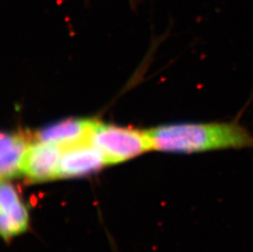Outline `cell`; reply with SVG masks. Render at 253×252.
<instances>
[{
  "mask_svg": "<svg viewBox=\"0 0 253 252\" xmlns=\"http://www.w3.org/2000/svg\"><path fill=\"white\" fill-rule=\"evenodd\" d=\"M0 141V173L2 180H7L22 173V164L31 138L25 133H2Z\"/></svg>",
  "mask_w": 253,
  "mask_h": 252,
  "instance_id": "cell-6",
  "label": "cell"
},
{
  "mask_svg": "<svg viewBox=\"0 0 253 252\" xmlns=\"http://www.w3.org/2000/svg\"><path fill=\"white\" fill-rule=\"evenodd\" d=\"M95 122L92 120H63L39 129L34 137L37 142L53 143L63 148L89 141Z\"/></svg>",
  "mask_w": 253,
  "mask_h": 252,
  "instance_id": "cell-5",
  "label": "cell"
},
{
  "mask_svg": "<svg viewBox=\"0 0 253 252\" xmlns=\"http://www.w3.org/2000/svg\"><path fill=\"white\" fill-rule=\"evenodd\" d=\"M90 143L102 152L108 164H116L152 149L148 132L96 122Z\"/></svg>",
  "mask_w": 253,
  "mask_h": 252,
  "instance_id": "cell-1",
  "label": "cell"
},
{
  "mask_svg": "<svg viewBox=\"0 0 253 252\" xmlns=\"http://www.w3.org/2000/svg\"><path fill=\"white\" fill-rule=\"evenodd\" d=\"M0 229L5 240L27 230L29 216L27 207L18 193L7 180H2L0 191Z\"/></svg>",
  "mask_w": 253,
  "mask_h": 252,
  "instance_id": "cell-4",
  "label": "cell"
},
{
  "mask_svg": "<svg viewBox=\"0 0 253 252\" xmlns=\"http://www.w3.org/2000/svg\"><path fill=\"white\" fill-rule=\"evenodd\" d=\"M108 164L102 152L90 141L62 148L58 178L84 176Z\"/></svg>",
  "mask_w": 253,
  "mask_h": 252,
  "instance_id": "cell-2",
  "label": "cell"
},
{
  "mask_svg": "<svg viewBox=\"0 0 253 252\" xmlns=\"http://www.w3.org/2000/svg\"><path fill=\"white\" fill-rule=\"evenodd\" d=\"M62 147L53 143H31L22 164V173L31 182H45L58 178Z\"/></svg>",
  "mask_w": 253,
  "mask_h": 252,
  "instance_id": "cell-3",
  "label": "cell"
}]
</instances>
